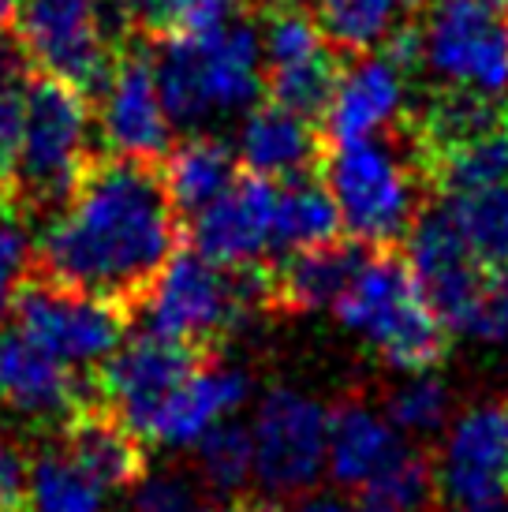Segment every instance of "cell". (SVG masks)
Returning a JSON list of instances; mask_svg holds the SVG:
<instances>
[{
    "label": "cell",
    "instance_id": "6da1fadb",
    "mask_svg": "<svg viewBox=\"0 0 508 512\" xmlns=\"http://www.w3.org/2000/svg\"><path fill=\"white\" fill-rule=\"evenodd\" d=\"M176 214L161 165L94 154L71 199L42 232L45 277L120 307L142 303L180 251Z\"/></svg>",
    "mask_w": 508,
    "mask_h": 512
},
{
    "label": "cell",
    "instance_id": "7a4b0ae2",
    "mask_svg": "<svg viewBox=\"0 0 508 512\" xmlns=\"http://www.w3.org/2000/svg\"><path fill=\"white\" fill-rule=\"evenodd\" d=\"M322 176L340 206L344 228L367 247L408 240L411 225L423 214V187L430 184L404 124L393 128V135L381 131L359 143L325 146Z\"/></svg>",
    "mask_w": 508,
    "mask_h": 512
},
{
    "label": "cell",
    "instance_id": "3957f363",
    "mask_svg": "<svg viewBox=\"0 0 508 512\" xmlns=\"http://www.w3.org/2000/svg\"><path fill=\"white\" fill-rule=\"evenodd\" d=\"M154 64L169 120L180 128H198L213 116L251 109L266 90L262 38L243 19L161 38Z\"/></svg>",
    "mask_w": 508,
    "mask_h": 512
},
{
    "label": "cell",
    "instance_id": "277c9868",
    "mask_svg": "<svg viewBox=\"0 0 508 512\" xmlns=\"http://www.w3.org/2000/svg\"><path fill=\"white\" fill-rule=\"evenodd\" d=\"M333 311L389 367L408 374L434 370L449 348V329L430 311L408 258L393 247L370 251Z\"/></svg>",
    "mask_w": 508,
    "mask_h": 512
},
{
    "label": "cell",
    "instance_id": "5b68a950",
    "mask_svg": "<svg viewBox=\"0 0 508 512\" xmlns=\"http://www.w3.org/2000/svg\"><path fill=\"white\" fill-rule=\"evenodd\" d=\"M86 131L90 101L83 90L53 75L30 72L23 139L4 184V199L15 202L23 214L60 210L94 157L86 150Z\"/></svg>",
    "mask_w": 508,
    "mask_h": 512
},
{
    "label": "cell",
    "instance_id": "8992f818",
    "mask_svg": "<svg viewBox=\"0 0 508 512\" xmlns=\"http://www.w3.org/2000/svg\"><path fill=\"white\" fill-rule=\"evenodd\" d=\"M142 303L150 333L202 348L243 326L254 307L273 303L269 270H225L198 251H176Z\"/></svg>",
    "mask_w": 508,
    "mask_h": 512
},
{
    "label": "cell",
    "instance_id": "52a82bcc",
    "mask_svg": "<svg viewBox=\"0 0 508 512\" xmlns=\"http://www.w3.org/2000/svg\"><path fill=\"white\" fill-rule=\"evenodd\" d=\"M423 64L441 86L508 94V8L494 0H434L419 23Z\"/></svg>",
    "mask_w": 508,
    "mask_h": 512
},
{
    "label": "cell",
    "instance_id": "ba28073f",
    "mask_svg": "<svg viewBox=\"0 0 508 512\" xmlns=\"http://www.w3.org/2000/svg\"><path fill=\"white\" fill-rule=\"evenodd\" d=\"M15 45L34 72L64 79L94 94L116 60V42L94 0H23L15 15Z\"/></svg>",
    "mask_w": 508,
    "mask_h": 512
},
{
    "label": "cell",
    "instance_id": "9c48e42d",
    "mask_svg": "<svg viewBox=\"0 0 508 512\" xmlns=\"http://www.w3.org/2000/svg\"><path fill=\"white\" fill-rule=\"evenodd\" d=\"M127 307L113 299L90 296L79 288L42 281L27 285L15 299V329L64 367L105 363L124 344Z\"/></svg>",
    "mask_w": 508,
    "mask_h": 512
},
{
    "label": "cell",
    "instance_id": "30bf717a",
    "mask_svg": "<svg viewBox=\"0 0 508 512\" xmlns=\"http://www.w3.org/2000/svg\"><path fill=\"white\" fill-rule=\"evenodd\" d=\"M333 412L296 389H269L251 423L254 479L269 494L311 490L329 468Z\"/></svg>",
    "mask_w": 508,
    "mask_h": 512
},
{
    "label": "cell",
    "instance_id": "8fae6325",
    "mask_svg": "<svg viewBox=\"0 0 508 512\" xmlns=\"http://www.w3.org/2000/svg\"><path fill=\"white\" fill-rule=\"evenodd\" d=\"M98 124L109 154L161 165L172 150V120L146 42H127L98 86Z\"/></svg>",
    "mask_w": 508,
    "mask_h": 512
},
{
    "label": "cell",
    "instance_id": "7c38bea8",
    "mask_svg": "<svg viewBox=\"0 0 508 512\" xmlns=\"http://www.w3.org/2000/svg\"><path fill=\"white\" fill-rule=\"evenodd\" d=\"M408 266L423 288L430 311L441 318L449 333H464L475 322V311L486 292V266L471 255L464 236L456 232L445 206L423 210L408 232Z\"/></svg>",
    "mask_w": 508,
    "mask_h": 512
},
{
    "label": "cell",
    "instance_id": "4fadbf2b",
    "mask_svg": "<svg viewBox=\"0 0 508 512\" xmlns=\"http://www.w3.org/2000/svg\"><path fill=\"white\" fill-rule=\"evenodd\" d=\"M281 187L269 176H236L217 202L191 217V247L225 270H251L262 266L273 243Z\"/></svg>",
    "mask_w": 508,
    "mask_h": 512
},
{
    "label": "cell",
    "instance_id": "5bb4252c",
    "mask_svg": "<svg viewBox=\"0 0 508 512\" xmlns=\"http://www.w3.org/2000/svg\"><path fill=\"white\" fill-rule=\"evenodd\" d=\"M195 367L198 348H187V344L157 337V333H142L135 341L120 344L113 356L105 359L98 389L109 412L120 415L142 438V430L150 423V415L161 408V400Z\"/></svg>",
    "mask_w": 508,
    "mask_h": 512
},
{
    "label": "cell",
    "instance_id": "9a60e30c",
    "mask_svg": "<svg viewBox=\"0 0 508 512\" xmlns=\"http://www.w3.org/2000/svg\"><path fill=\"white\" fill-rule=\"evenodd\" d=\"M441 494L460 512L508 498V408L482 404L452 423L438 471Z\"/></svg>",
    "mask_w": 508,
    "mask_h": 512
},
{
    "label": "cell",
    "instance_id": "2e32d148",
    "mask_svg": "<svg viewBox=\"0 0 508 512\" xmlns=\"http://www.w3.org/2000/svg\"><path fill=\"white\" fill-rule=\"evenodd\" d=\"M408 72L389 53H367L340 72L337 94L325 109V146L359 143L404 124Z\"/></svg>",
    "mask_w": 508,
    "mask_h": 512
},
{
    "label": "cell",
    "instance_id": "e0dca14e",
    "mask_svg": "<svg viewBox=\"0 0 508 512\" xmlns=\"http://www.w3.org/2000/svg\"><path fill=\"white\" fill-rule=\"evenodd\" d=\"M247 374L221 363H198L184 382L161 400V408L150 415V423L142 430L146 441L157 445H198L213 427H221L228 415L247 400Z\"/></svg>",
    "mask_w": 508,
    "mask_h": 512
},
{
    "label": "cell",
    "instance_id": "ac0fdd59",
    "mask_svg": "<svg viewBox=\"0 0 508 512\" xmlns=\"http://www.w3.org/2000/svg\"><path fill=\"white\" fill-rule=\"evenodd\" d=\"M0 404L30 419H71L90 408L71 367L42 352L19 329L0 333Z\"/></svg>",
    "mask_w": 508,
    "mask_h": 512
},
{
    "label": "cell",
    "instance_id": "d6986e66",
    "mask_svg": "<svg viewBox=\"0 0 508 512\" xmlns=\"http://www.w3.org/2000/svg\"><path fill=\"white\" fill-rule=\"evenodd\" d=\"M240 157L251 172L269 180H303L311 172H322L325 135H318L311 116L296 113L288 105L266 101L254 105L240 131Z\"/></svg>",
    "mask_w": 508,
    "mask_h": 512
},
{
    "label": "cell",
    "instance_id": "ffe728a7",
    "mask_svg": "<svg viewBox=\"0 0 508 512\" xmlns=\"http://www.w3.org/2000/svg\"><path fill=\"white\" fill-rule=\"evenodd\" d=\"M408 453V441L389 415L367 404H344L329 427V475L344 490H367L381 471Z\"/></svg>",
    "mask_w": 508,
    "mask_h": 512
},
{
    "label": "cell",
    "instance_id": "44dd1931",
    "mask_svg": "<svg viewBox=\"0 0 508 512\" xmlns=\"http://www.w3.org/2000/svg\"><path fill=\"white\" fill-rule=\"evenodd\" d=\"M367 243H322L307 251H292L277 270H269V296L288 311H322L337 307L344 288L352 285L359 266L367 262Z\"/></svg>",
    "mask_w": 508,
    "mask_h": 512
},
{
    "label": "cell",
    "instance_id": "7402d4cb",
    "mask_svg": "<svg viewBox=\"0 0 508 512\" xmlns=\"http://www.w3.org/2000/svg\"><path fill=\"white\" fill-rule=\"evenodd\" d=\"M64 453L86 475H94L105 490L131 486L146 475V453H142L139 434L109 408L90 404L71 415L68 430H64Z\"/></svg>",
    "mask_w": 508,
    "mask_h": 512
},
{
    "label": "cell",
    "instance_id": "603a6c76",
    "mask_svg": "<svg viewBox=\"0 0 508 512\" xmlns=\"http://www.w3.org/2000/svg\"><path fill=\"white\" fill-rule=\"evenodd\" d=\"M161 176L180 214L195 217L236 184V154L217 135H191L161 161Z\"/></svg>",
    "mask_w": 508,
    "mask_h": 512
},
{
    "label": "cell",
    "instance_id": "cb8c5ba5",
    "mask_svg": "<svg viewBox=\"0 0 508 512\" xmlns=\"http://www.w3.org/2000/svg\"><path fill=\"white\" fill-rule=\"evenodd\" d=\"M430 0H314V19L322 27L325 42L340 57L367 53L374 45H385L400 27L415 23Z\"/></svg>",
    "mask_w": 508,
    "mask_h": 512
},
{
    "label": "cell",
    "instance_id": "d4e9b609",
    "mask_svg": "<svg viewBox=\"0 0 508 512\" xmlns=\"http://www.w3.org/2000/svg\"><path fill=\"white\" fill-rule=\"evenodd\" d=\"M340 206L333 191L314 184L311 176L303 180H288V187L277 199V221H273V243L281 251H307V247H322V243L340 240Z\"/></svg>",
    "mask_w": 508,
    "mask_h": 512
},
{
    "label": "cell",
    "instance_id": "484cf974",
    "mask_svg": "<svg viewBox=\"0 0 508 512\" xmlns=\"http://www.w3.org/2000/svg\"><path fill=\"white\" fill-rule=\"evenodd\" d=\"M445 214L452 217L456 232L464 236L471 255L490 273L508 270V187H479L445 195Z\"/></svg>",
    "mask_w": 508,
    "mask_h": 512
},
{
    "label": "cell",
    "instance_id": "4316f807",
    "mask_svg": "<svg viewBox=\"0 0 508 512\" xmlns=\"http://www.w3.org/2000/svg\"><path fill=\"white\" fill-rule=\"evenodd\" d=\"M105 486L86 475L68 453H45L34 460L27 483V509L30 512H101Z\"/></svg>",
    "mask_w": 508,
    "mask_h": 512
},
{
    "label": "cell",
    "instance_id": "83f0119b",
    "mask_svg": "<svg viewBox=\"0 0 508 512\" xmlns=\"http://www.w3.org/2000/svg\"><path fill=\"white\" fill-rule=\"evenodd\" d=\"M198 471L217 494H236L247 479H254V438L251 427L221 423L195 445Z\"/></svg>",
    "mask_w": 508,
    "mask_h": 512
},
{
    "label": "cell",
    "instance_id": "f1b7e54d",
    "mask_svg": "<svg viewBox=\"0 0 508 512\" xmlns=\"http://www.w3.org/2000/svg\"><path fill=\"white\" fill-rule=\"evenodd\" d=\"M434 486H438V479H434L430 460L408 449L393 468L381 471L359 494H363V505H370L374 512H426V505L434 498Z\"/></svg>",
    "mask_w": 508,
    "mask_h": 512
},
{
    "label": "cell",
    "instance_id": "f546056e",
    "mask_svg": "<svg viewBox=\"0 0 508 512\" xmlns=\"http://www.w3.org/2000/svg\"><path fill=\"white\" fill-rule=\"evenodd\" d=\"M452 408L449 385L441 382L438 374L419 370L411 374L408 382L400 385L389 400V419L396 423L400 434H434L438 427H445Z\"/></svg>",
    "mask_w": 508,
    "mask_h": 512
},
{
    "label": "cell",
    "instance_id": "4dcf8cb0",
    "mask_svg": "<svg viewBox=\"0 0 508 512\" xmlns=\"http://www.w3.org/2000/svg\"><path fill=\"white\" fill-rule=\"evenodd\" d=\"M30 255H34V243L23 225V210L15 202L0 199V318L15 311L19 292L30 285Z\"/></svg>",
    "mask_w": 508,
    "mask_h": 512
},
{
    "label": "cell",
    "instance_id": "1f68e13d",
    "mask_svg": "<svg viewBox=\"0 0 508 512\" xmlns=\"http://www.w3.org/2000/svg\"><path fill=\"white\" fill-rule=\"evenodd\" d=\"M135 512H202V505L184 479L142 475L135 483Z\"/></svg>",
    "mask_w": 508,
    "mask_h": 512
},
{
    "label": "cell",
    "instance_id": "d6a6232c",
    "mask_svg": "<svg viewBox=\"0 0 508 512\" xmlns=\"http://www.w3.org/2000/svg\"><path fill=\"white\" fill-rule=\"evenodd\" d=\"M467 337L490 344L508 341V270L494 273L486 281V292H482V303L475 311L471 329H467Z\"/></svg>",
    "mask_w": 508,
    "mask_h": 512
},
{
    "label": "cell",
    "instance_id": "836d02e7",
    "mask_svg": "<svg viewBox=\"0 0 508 512\" xmlns=\"http://www.w3.org/2000/svg\"><path fill=\"white\" fill-rule=\"evenodd\" d=\"M30 468L23 453L0 434V512H19L27 505Z\"/></svg>",
    "mask_w": 508,
    "mask_h": 512
},
{
    "label": "cell",
    "instance_id": "e575fe53",
    "mask_svg": "<svg viewBox=\"0 0 508 512\" xmlns=\"http://www.w3.org/2000/svg\"><path fill=\"white\" fill-rule=\"evenodd\" d=\"M277 512H374L370 505L363 501H340V498H314V501H303L296 509H277Z\"/></svg>",
    "mask_w": 508,
    "mask_h": 512
},
{
    "label": "cell",
    "instance_id": "d590c367",
    "mask_svg": "<svg viewBox=\"0 0 508 512\" xmlns=\"http://www.w3.org/2000/svg\"><path fill=\"white\" fill-rule=\"evenodd\" d=\"M15 68H23V53H19V45L0 34V75L15 72Z\"/></svg>",
    "mask_w": 508,
    "mask_h": 512
},
{
    "label": "cell",
    "instance_id": "8d00e7d4",
    "mask_svg": "<svg viewBox=\"0 0 508 512\" xmlns=\"http://www.w3.org/2000/svg\"><path fill=\"white\" fill-rule=\"evenodd\" d=\"M19 4H23V0H0V34H4V30L15 23V15H19Z\"/></svg>",
    "mask_w": 508,
    "mask_h": 512
},
{
    "label": "cell",
    "instance_id": "74e56055",
    "mask_svg": "<svg viewBox=\"0 0 508 512\" xmlns=\"http://www.w3.org/2000/svg\"><path fill=\"white\" fill-rule=\"evenodd\" d=\"M202 512H254V505H247V501H221V505L202 509Z\"/></svg>",
    "mask_w": 508,
    "mask_h": 512
},
{
    "label": "cell",
    "instance_id": "f35d334b",
    "mask_svg": "<svg viewBox=\"0 0 508 512\" xmlns=\"http://www.w3.org/2000/svg\"><path fill=\"white\" fill-rule=\"evenodd\" d=\"M505 135H508V120H505Z\"/></svg>",
    "mask_w": 508,
    "mask_h": 512
},
{
    "label": "cell",
    "instance_id": "ab89813d",
    "mask_svg": "<svg viewBox=\"0 0 508 512\" xmlns=\"http://www.w3.org/2000/svg\"><path fill=\"white\" fill-rule=\"evenodd\" d=\"M94 4H101V0H94Z\"/></svg>",
    "mask_w": 508,
    "mask_h": 512
},
{
    "label": "cell",
    "instance_id": "60d3db41",
    "mask_svg": "<svg viewBox=\"0 0 508 512\" xmlns=\"http://www.w3.org/2000/svg\"><path fill=\"white\" fill-rule=\"evenodd\" d=\"M505 408H508V404H505Z\"/></svg>",
    "mask_w": 508,
    "mask_h": 512
}]
</instances>
